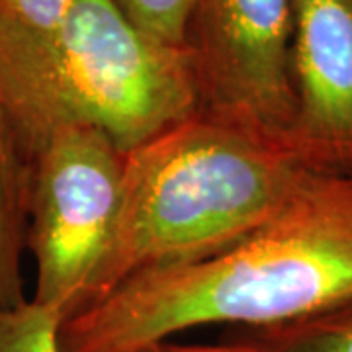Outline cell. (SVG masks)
I'll return each instance as SVG.
<instances>
[{
    "mask_svg": "<svg viewBox=\"0 0 352 352\" xmlns=\"http://www.w3.org/2000/svg\"><path fill=\"white\" fill-rule=\"evenodd\" d=\"M352 300V170L314 166L263 223L67 317L63 352H133L204 325L268 327Z\"/></svg>",
    "mask_w": 352,
    "mask_h": 352,
    "instance_id": "6da1fadb",
    "label": "cell"
},
{
    "mask_svg": "<svg viewBox=\"0 0 352 352\" xmlns=\"http://www.w3.org/2000/svg\"><path fill=\"white\" fill-rule=\"evenodd\" d=\"M311 168L286 145L204 112L126 153L120 212L80 309L129 278L231 245Z\"/></svg>",
    "mask_w": 352,
    "mask_h": 352,
    "instance_id": "7a4b0ae2",
    "label": "cell"
},
{
    "mask_svg": "<svg viewBox=\"0 0 352 352\" xmlns=\"http://www.w3.org/2000/svg\"><path fill=\"white\" fill-rule=\"evenodd\" d=\"M30 157L63 126L129 153L200 110L188 45L139 30L113 0H76L45 57L0 98Z\"/></svg>",
    "mask_w": 352,
    "mask_h": 352,
    "instance_id": "3957f363",
    "label": "cell"
},
{
    "mask_svg": "<svg viewBox=\"0 0 352 352\" xmlns=\"http://www.w3.org/2000/svg\"><path fill=\"white\" fill-rule=\"evenodd\" d=\"M124 153L102 131L63 126L32 155L28 251L34 302L63 317L85 302L122 201Z\"/></svg>",
    "mask_w": 352,
    "mask_h": 352,
    "instance_id": "277c9868",
    "label": "cell"
},
{
    "mask_svg": "<svg viewBox=\"0 0 352 352\" xmlns=\"http://www.w3.org/2000/svg\"><path fill=\"white\" fill-rule=\"evenodd\" d=\"M292 34L294 0H198L186 41L198 112L292 149Z\"/></svg>",
    "mask_w": 352,
    "mask_h": 352,
    "instance_id": "5b68a950",
    "label": "cell"
},
{
    "mask_svg": "<svg viewBox=\"0 0 352 352\" xmlns=\"http://www.w3.org/2000/svg\"><path fill=\"white\" fill-rule=\"evenodd\" d=\"M292 82L294 153L352 170V0H294Z\"/></svg>",
    "mask_w": 352,
    "mask_h": 352,
    "instance_id": "8992f818",
    "label": "cell"
},
{
    "mask_svg": "<svg viewBox=\"0 0 352 352\" xmlns=\"http://www.w3.org/2000/svg\"><path fill=\"white\" fill-rule=\"evenodd\" d=\"M32 157L0 104V307L24 303L22 256L28 251Z\"/></svg>",
    "mask_w": 352,
    "mask_h": 352,
    "instance_id": "52a82bcc",
    "label": "cell"
},
{
    "mask_svg": "<svg viewBox=\"0 0 352 352\" xmlns=\"http://www.w3.org/2000/svg\"><path fill=\"white\" fill-rule=\"evenodd\" d=\"M76 0H0V98L45 57Z\"/></svg>",
    "mask_w": 352,
    "mask_h": 352,
    "instance_id": "ba28073f",
    "label": "cell"
},
{
    "mask_svg": "<svg viewBox=\"0 0 352 352\" xmlns=\"http://www.w3.org/2000/svg\"><path fill=\"white\" fill-rule=\"evenodd\" d=\"M223 342L249 352H352V300L289 323L233 327Z\"/></svg>",
    "mask_w": 352,
    "mask_h": 352,
    "instance_id": "9c48e42d",
    "label": "cell"
},
{
    "mask_svg": "<svg viewBox=\"0 0 352 352\" xmlns=\"http://www.w3.org/2000/svg\"><path fill=\"white\" fill-rule=\"evenodd\" d=\"M61 325V315L34 300L0 307V352H63Z\"/></svg>",
    "mask_w": 352,
    "mask_h": 352,
    "instance_id": "30bf717a",
    "label": "cell"
},
{
    "mask_svg": "<svg viewBox=\"0 0 352 352\" xmlns=\"http://www.w3.org/2000/svg\"><path fill=\"white\" fill-rule=\"evenodd\" d=\"M127 18L153 38L186 47L198 0H113Z\"/></svg>",
    "mask_w": 352,
    "mask_h": 352,
    "instance_id": "8fae6325",
    "label": "cell"
},
{
    "mask_svg": "<svg viewBox=\"0 0 352 352\" xmlns=\"http://www.w3.org/2000/svg\"><path fill=\"white\" fill-rule=\"evenodd\" d=\"M133 352H249L243 346L237 344H229L223 342L221 344H184V342H176V340H159V342H153L147 344L143 349Z\"/></svg>",
    "mask_w": 352,
    "mask_h": 352,
    "instance_id": "7c38bea8",
    "label": "cell"
}]
</instances>
